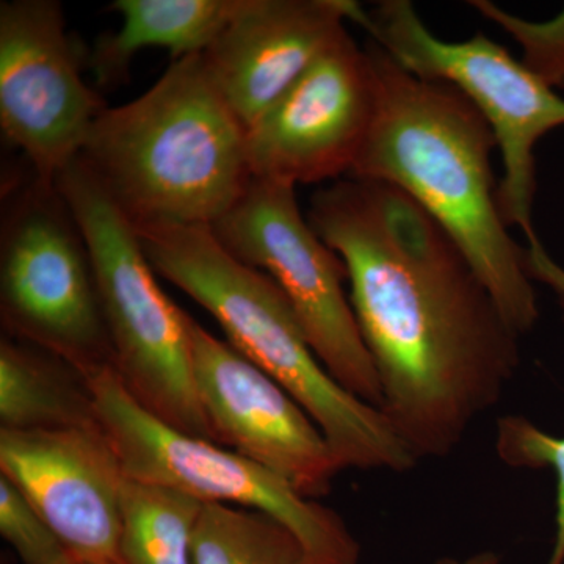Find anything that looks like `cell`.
<instances>
[{"instance_id":"obj_1","label":"cell","mask_w":564,"mask_h":564,"mask_svg":"<svg viewBox=\"0 0 564 564\" xmlns=\"http://www.w3.org/2000/svg\"><path fill=\"white\" fill-rule=\"evenodd\" d=\"M307 221L347 267L386 421L415 462L454 454L513 381L521 336L454 239L399 188L333 182Z\"/></svg>"},{"instance_id":"obj_2","label":"cell","mask_w":564,"mask_h":564,"mask_svg":"<svg viewBox=\"0 0 564 564\" xmlns=\"http://www.w3.org/2000/svg\"><path fill=\"white\" fill-rule=\"evenodd\" d=\"M372 126L347 177L384 182L414 199L458 245L516 333L540 318L530 256L500 214L488 121L454 85L422 79L375 41Z\"/></svg>"},{"instance_id":"obj_3","label":"cell","mask_w":564,"mask_h":564,"mask_svg":"<svg viewBox=\"0 0 564 564\" xmlns=\"http://www.w3.org/2000/svg\"><path fill=\"white\" fill-rule=\"evenodd\" d=\"M79 159L137 229L210 228L252 177L247 131L203 54L173 61L150 90L107 107Z\"/></svg>"},{"instance_id":"obj_4","label":"cell","mask_w":564,"mask_h":564,"mask_svg":"<svg viewBox=\"0 0 564 564\" xmlns=\"http://www.w3.org/2000/svg\"><path fill=\"white\" fill-rule=\"evenodd\" d=\"M152 269L202 304L228 343L291 393L325 434L343 469H413L383 413L323 367L276 282L229 254L209 226L137 229Z\"/></svg>"},{"instance_id":"obj_5","label":"cell","mask_w":564,"mask_h":564,"mask_svg":"<svg viewBox=\"0 0 564 564\" xmlns=\"http://www.w3.org/2000/svg\"><path fill=\"white\" fill-rule=\"evenodd\" d=\"M55 185L90 248L113 369L126 391L177 432L217 444L193 377L191 315L158 284L135 226L80 159Z\"/></svg>"},{"instance_id":"obj_6","label":"cell","mask_w":564,"mask_h":564,"mask_svg":"<svg viewBox=\"0 0 564 564\" xmlns=\"http://www.w3.org/2000/svg\"><path fill=\"white\" fill-rule=\"evenodd\" d=\"M359 25L404 69L454 85L480 110L502 155L500 214L508 228L524 231L530 269L551 261L533 228L534 148L564 126V99L536 70L481 33L466 41L437 39L408 0L378 3Z\"/></svg>"},{"instance_id":"obj_7","label":"cell","mask_w":564,"mask_h":564,"mask_svg":"<svg viewBox=\"0 0 564 564\" xmlns=\"http://www.w3.org/2000/svg\"><path fill=\"white\" fill-rule=\"evenodd\" d=\"M0 318L87 378L113 367L90 248L57 185L33 174L3 195Z\"/></svg>"},{"instance_id":"obj_8","label":"cell","mask_w":564,"mask_h":564,"mask_svg":"<svg viewBox=\"0 0 564 564\" xmlns=\"http://www.w3.org/2000/svg\"><path fill=\"white\" fill-rule=\"evenodd\" d=\"M96 414L128 477L172 486L204 503L273 516L302 541L313 564H359L361 545L336 511L296 491L281 475L209 441L188 436L141 408L113 367L88 378Z\"/></svg>"},{"instance_id":"obj_9","label":"cell","mask_w":564,"mask_h":564,"mask_svg":"<svg viewBox=\"0 0 564 564\" xmlns=\"http://www.w3.org/2000/svg\"><path fill=\"white\" fill-rule=\"evenodd\" d=\"M210 229L237 261L276 282L334 380L381 410L380 378L344 291L347 267L304 217L295 187L251 177Z\"/></svg>"},{"instance_id":"obj_10","label":"cell","mask_w":564,"mask_h":564,"mask_svg":"<svg viewBox=\"0 0 564 564\" xmlns=\"http://www.w3.org/2000/svg\"><path fill=\"white\" fill-rule=\"evenodd\" d=\"M57 0L0 3V126L44 184L80 158L106 102L82 77Z\"/></svg>"},{"instance_id":"obj_11","label":"cell","mask_w":564,"mask_h":564,"mask_svg":"<svg viewBox=\"0 0 564 564\" xmlns=\"http://www.w3.org/2000/svg\"><path fill=\"white\" fill-rule=\"evenodd\" d=\"M369 52L345 32L247 131L252 177L318 184L350 174L372 126Z\"/></svg>"},{"instance_id":"obj_12","label":"cell","mask_w":564,"mask_h":564,"mask_svg":"<svg viewBox=\"0 0 564 564\" xmlns=\"http://www.w3.org/2000/svg\"><path fill=\"white\" fill-rule=\"evenodd\" d=\"M193 377L217 444L318 500L343 473L310 414L273 378L191 317Z\"/></svg>"},{"instance_id":"obj_13","label":"cell","mask_w":564,"mask_h":564,"mask_svg":"<svg viewBox=\"0 0 564 564\" xmlns=\"http://www.w3.org/2000/svg\"><path fill=\"white\" fill-rule=\"evenodd\" d=\"M0 475L43 516L66 552L121 562L126 473L101 423L66 430H0Z\"/></svg>"},{"instance_id":"obj_14","label":"cell","mask_w":564,"mask_h":564,"mask_svg":"<svg viewBox=\"0 0 564 564\" xmlns=\"http://www.w3.org/2000/svg\"><path fill=\"white\" fill-rule=\"evenodd\" d=\"M362 14L351 0H242L203 55L245 131Z\"/></svg>"},{"instance_id":"obj_15","label":"cell","mask_w":564,"mask_h":564,"mask_svg":"<svg viewBox=\"0 0 564 564\" xmlns=\"http://www.w3.org/2000/svg\"><path fill=\"white\" fill-rule=\"evenodd\" d=\"M242 0H115L122 18L117 32L96 40L88 66L101 88L129 79L133 57L148 47L170 52L173 61L204 54L239 11Z\"/></svg>"},{"instance_id":"obj_16","label":"cell","mask_w":564,"mask_h":564,"mask_svg":"<svg viewBox=\"0 0 564 564\" xmlns=\"http://www.w3.org/2000/svg\"><path fill=\"white\" fill-rule=\"evenodd\" d=\"M99 423L88 378L54 352L3 334L0 430L80 429Z\"/></svg>"},{"instance_id":"obj_17","label":"cell","mask_w":564,"mask_h":564,"mask_svg":"<svg viewBox=\"0 0 564 564\" xmlns=\"http://www.w3.org/2000/svg\"><path fill=\"white\" fill-rule=\"evenodd\" d=\"M203 505L181 489L126 475L121 489V562L193 564L192 538Z\"/></svg>"},{"instance_id":"obj_18","label":"cell","mask_w":564,"mask_h":564,"mask_svg":"<svg viewBox=\"0 0 564 564\" xmlns=\"http://www.w3.org/2000/svg\"><path fill=\"white\" fill-rule=\"evenodd\" d=\"M193 564H313L302 541L273 516L204 503L192 538Z\"/></svg>"},{"instance_id":"obj_19","label":"cell","mask_w":564,"mask_h":564,"mask_svg":"<svg viewBox=\"0 0 564 564\" xmlns=\"http://www.w3.org/2000/svg\"><path fill=\"white\" fill-rule=\"evenodd\" d=\"M551 285L564 303V270L549 274ZM496 452L500 462L516 469H545L556 475V532L547 564H564V437L552 436L524 415L508 414L497 421Z\"/></svg>"},{"instance_id":"obj_20","label":"cell","mask_w":564,"mask_h":564,"mask_svg":"<svg viewBox=\"0 0 564 564\" xmlns=\"http://www.w3.org/2000/svg\"><path fill=\"white\" fill-rule=\"evenodd\" d=\"M0 533L24 564H54L68 554L43 516L3 475H0Z\"/></svg>"},{"instance_id":"obj_21","label":"cell","mask_w":564,"mask_h":564,"mask_svg":"<svg viewBox=\"0 0 564 564\" xmlns=\"http://www.w3.org/2000/svg\"><path fill=\"white\" fill-rule=\"evenodd\" d=\"M502 560L496 554V552L485 551L478 552V554L467 556L464 560L456 558H443L436 564H500Z\"/></svg>"},{"instance_id":"obj_22","label":"cell","mask_w":564,"mask_h":564,"mask_svg":"<svg viewBox=\"0 0 564 564\" xmlns=\"http://www.w3.org/2000/svg\"><path fill=\"white\" fill-rule=\"evenodd\" d=\"M54 564H124L122 562H110V560L82 558V556L66 554Z\"/></svg>"}]
</instances>
